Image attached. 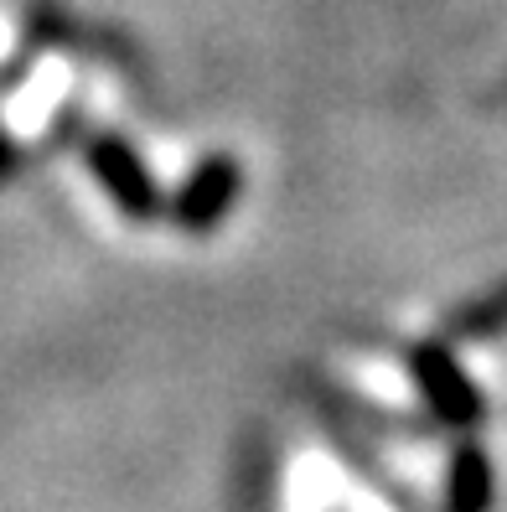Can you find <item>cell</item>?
<instances>
[{
    "label": "cell",
    "instance_id": "6da1fadb",
    "mask_svg": "<svg viewBox=\"0 0 507 512\" xmlns=\"http://www.w3.org/2000/svg\"><path fill=\"white\" fill-rule=\"evenodd\" d=\"M347 373H352V383H357V388H363V399H368V404L399 409V414L420 409V394H414L409 378H404L394 363H363V368H347Z\"/></svg>",
    "mask_w": 507,
    "mask_h": 512
}]
</instances>
